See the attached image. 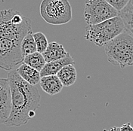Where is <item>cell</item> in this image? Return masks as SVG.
<instances>
[{
    "instance_id": "cell-20",
    "label": "cell",
    "mask_w": 133,
    "mask_h": 131,
    "mask_svg": "<svg viewBox=\"0 0 133 131\" xmlns=\"http://www.w3.org/2000/svg\"><path fill=\"white\" fill-rule=\"evenodd\" d=\"M109 131H119V127H113L110 129Z\"/></svg>"
},
{
    "instance_id": "cell-16",
    "label": "cell",
    "mask_w": 133,
    "mask_h": 131,
    "mask_svg": "<svg viewBox=\"0 0 133 131\" xmlns=\"http://www.w3.org/2000/svg\"><path fill=\"white\" fill-rule=\"evenodd\" d=\"M21 50L24 57L27 54L36 51V45L33 39L32 31H30L22 39L21 43Z\"/></svg>"
},
{
    "instance_id": "cell-11",
    "label": "cell",
    "mask_w": 133,
    "mask_h": 131,
    "mask_svg": "<svg viewBox=\"0 0 133 131\" xmlns=\"http://www.w3.org/2000/svg\"><path fill=\"white\" fill-rule=\"evenodd\" d=\"M69 53L66 52L62 45L55 41H52L49 43L46 49L42 53V56L45 62L48 63L65 57Z\"/></svg>"
},
{
    "instance_id": "cell-2",
    "label": "cell",
    "mask_w": 133,
    "mask_h": 131,
    "mask_svg": "<svg viewBox=\"0 0 133 131\" xmlns=\"http://www.w3.org/2000/svg\"><path fill=\"white\" fill-rule=\"evenodd\" d=\"M32 31V21L14 9L0 11V39L7 38L21 43L25 35Z\"/></svg>"
},
{
    "instance_id": "cell-12",
    "label": "cell",
    "mask_w": 133,
    "mask_h": 131,
    "mask_svg": "<svg viewBox=\"0 0 133 131\" xmlns=\"http://www.w3.org/2000/svg\"><path fill=\"white\" fill-rule=\"evenodd\" d=\"M17 72L30 84L36 86L40 81V72L39 71L33 69L24 63H21V66L17 69Z\"/></svg>"
},
{
    "instance_id": "cell-7",
    "label": "cell",
    "mask_w": 133,
    "mask_h": 131,
    "mask_svg": "<svg viewBox=\"0 0 133 131\" xmlns=\"http://www.w3.org/2000/svg\"><path fill=\"white\" fill-rule=\"evenodd\" d=\"M21 42L7 38L0 39V68L11 71L23 63Z\"/></svg>"
},
{
    "instance_id": "cell-15",
    "label": "cell",
    "mask_w": 133,
    "mask_h": 131,
    "mask_svg": "<svg viewBox=\"0 0 133 131\" xmlns=\"http://www.w3.org/2000/svg\"><path fill=\"white\" fill-rule=\"evenodd\" d=\"M23 63L40 72L46 62L42 56V54L36 51L26 55L23 59Z\"/></svg>"
},
{
    "instance_id": "cell-5",
    "label": "cell",
    "mask_w": 133,
    "mask_h": 131,
    "mask_svg": "<svg viewBox=\"0 0 133 131\" xmlns=\"http://www.w3.org/2000/svg\"><path fill=\"white\" fill-rule=\"evenodd\" d=\"M42 18L51 25H64L72 20V8L68 0H42L39 5Z\"/></svg>"
},
{
    "instance_id": "cell-21",
    "label": "cell",
    "mask_w": 133,
    "mask_h": 131,
    "mask_svg": "<svg viewBox=\"0 0 133 131\" xmlns=\"http://www.w3.org/2000/svg\"><path fill=\"white\" fill-rule=\"evenodd\" d=\"M103 131H109V130H105V129H104V130Z\"/></svg>"
},
{
    "instance_id": "cell-4",
    "label": "cell",
    "mask_w": 133,
    "mask_h": 131,
    "mask_svg": "<svg viewBox=\"0 0 133 131\" xmlns=\"http://www.w3.org/2000/svg\"><path fill=\"white\" fill-rule=\"evenodd\" d=\"M124 31L123 21L117 15L96 24L87 25L85 38L95 45L102 47Z\"/></svg>"
},
{
    "instance_id": "cell-9",
    "label": "cell",
    "mask_w": 133,
    "mask_h": 131,
    "mask_svg": "<svg viewBox=\"0 0 133 131\" xmlns=\"http://www.w3.org/2000/svg\"><path fill=\"white\" fill-rule=\"evenodd\" d=\"M39 83L42 90L51 96L59 93L64 88L62 83L56 75L42 76L40 78Z\"/></svg>"
},
{
    "instance_id": "cell-13",
    "label": "cell",
    "mask_w": 133,
    "mask_h": 131,
    "mask_svg": "<svg viewBox=\"0 0 133 131\" xmlns=\"http://www.w3.org/2000/svg\"><path fill=\"white\" fill-rule=\"evenodd\" d=\"M56 75L61 82L64 87L72 86L77 78V72L74 64L64 66L58 71Z\"/></svg>"
},
{
    "instance_id": "cell-8",
    "label": "cell",
    "mask_w": 133,
    "mask_h": 131,
    "mask_svg": "<svg viewBox=\"0 0 133 131\" xmlns=\"http://www.w3.org/2000/svg\"><path fill=\"white\" fill-rule=\"evenodd\" d=\"M11 90L7 78H0V123L4 124L11 112Z\"/></svg>"
},
{
    "instance_id": "cell-1",
    "label": "cell",
    "mask_w": 133,
    "mask_h": 131,
    "mask_svg": "<svg viewBox=\"0 0 133 131\" xmlns=\"http://www.w3.org/2000/svg\"><path fill=\"white\" fill-rule=\"evenodd\" d=\"M11 90V108L7 121L8 127H21L35 117L40 106V94L36 86L30 84L16 70L9 71L7 78Z\"/></svg>"
},
{
    "instance_id": "cell-3",
    "label": "cell",
    "mask_w": 133,
    "mask_h": 131,
    "mask_svg": "<svg viewBox=\"0 0 133 131\" xmlns=\"http://www.w3.org/2000/svg\"><path fill=\"white\" fill-rule=\"evenodd\" d=\"M108 60L121 68L133 66V36L126 31L120 33L105 45Z\"/></svg>"
},
{
    "instance_id": "cell-17",
    "label": "cell",
    "mask_w": 133,
    "mask_h": 131,
    "mask_svg": "<svg viewBox=\"0 0 133 131\" xmlns=\"http://www.w3.org/2000/svg\"><path fill=\"white\" fill-rule=\"evenodd\" d=\"M33 36L36 45V51L42 54L49 45V41L46 36L42 32L33 33Z\"/></svg>"
},
{
    "instance_id": "cell-10",
    "label": "cell",
    "mask_w": 133,
    "mask_h": 131,
    "mask_svg": "<svg viewBox=\"0 0 133 131\" xmlns=\"http://www.w3.org/2000/svg\"><path fill=\"white\" fill-rule=\"evenodd\" d=\"M74 60L70 56V54H68L65 57L59 59L57 60L51 61L45 63V66L41 69L40 76H46V75H56L58 72L63 68L64 66L69 65V64H74Z\"/></svg>"
},
{
    "instance_id": "cell-6",
    "label": "cell",
    "mask_w": 133,
    "mask_h": 131,
    "mask_svg": "<svg viewBox=\"0 0 133 131\" xmlns=\"http://www.w3.org/2000/svg\"><path fill=\"white\" fill-rule=\"evenodd\" d=\"M119 15V11L106 0H87L84 18L87 25H94Z\"/></svg>"
},
{
    "instance_id": "cell-18",
    "label": "cell",
    "mask_w": 133,
    "mask_h": 131,
    "mask_svg": "<svg viewBox=\"0 0 133 131\" xmlns=\"http://www.w3.org/2000/svg\"><path fill=\"white\" fill-rule=\"evenodd\" d=\"M108 3L113 6L116 11H121L127 5L129 0H106Z\"/></svg>"
},
{
    "instance_id": "cell-14",
    "label": "cell",
    "mask_w": 133,
    "mask_h": 131,
    "mask_svg": "<svg viewBox=\"0 0 133 131\" xmlns=\"http://www.w3.org/2000/svg\"><path fill=\"white\" fill-rule=\"evenodd\" d=\"M119 16L123 21L125 31L133 36V0H129L124 8L119 11Z\"/></svg>"
},
{
    "instance_id": "cell-19",
    "label": "cell",
    "mask_w": 133,
    "mask_h": 131,
    "mask_svg": "<svg viewBox=\"0 0 133 131\" xmlns=\"http://www.w3.org/2000/svg\"><path fill=\"white\" fill-rule=\"evenodd\" d=\"M119 131H133V127L130 123H124L121 127H119Z\"/></svg>"
}]
</instances>
